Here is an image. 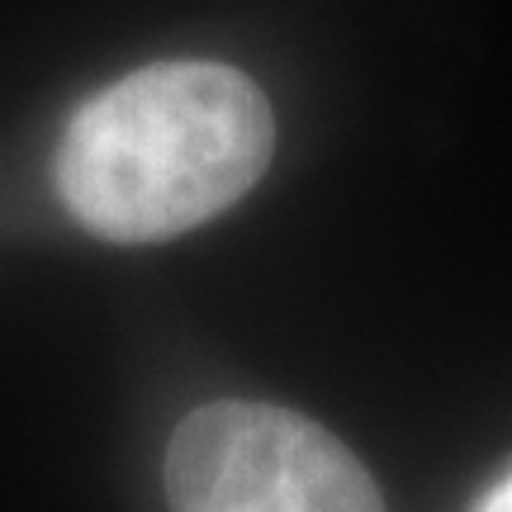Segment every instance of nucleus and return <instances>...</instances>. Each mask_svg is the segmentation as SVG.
<instances>
[{
  "label": "nucleus",
  "mask_w": 512,
  "mask_h": 512,
  "mask_svg": "<svg viewBox=\"0 0 512 512\" xmlns=\"http://www.w3.org/2000/svg\"><path fill=\"white\" fill-rule=\"evenodd\" d=\"M171 512H384L328 427L275 403H204L166 446Z\"/></svg>",
  "instance_id": "f03ea898"
},
{
  "label": "nucleus",
  "mask_w": 512,
  "mask_h": 512,
  "mask_svg": "<svg viewBox=\"0 0 512 512\" xmlns=\"http://www.w3.org/2000/svg\"><path fill=\"white\" fill-rule=\"evenodd\" d=\"M475 512H512V470H508L503 479H498L489 494L479 498V508H475Z\"/></svg>",
  "instance_id": "7ed1b4c3"
},
{
  "label": "nucleus",
  "mask_w": 512,
  "mask_h": 512,
  "mask_svg": "<svg viewBox=\"0 0 512 512\" xmlns=\"http://www.w3.org/2000/svg\"><path fill=\"white\" fill-rule=\"evenodd\" d=\"M275 152V114L223 62H152L91 95L57 143V195L105 242H162L238 204Z\"/></svg>",
  "instance_id": "f257e3e1"
}]
</instances>
